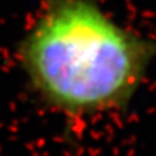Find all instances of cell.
I'll list each match as a JSON object with an SVG mask.
<instances>
[{"mask_svg":"<svg viewBox=\"0 0 156 156\" xmlns=\"http://www.w3.org/2000/svg\"><path fill=\"white\" fill-rule=\"evenodd\" d=\"M155 55L94 0H44L18 48L34 94L70 119L125 108Z\"/></svg>","mask_w":156,"mask_h":156,"instance_id":"cell-1","label":"cell"}]
</instances>
